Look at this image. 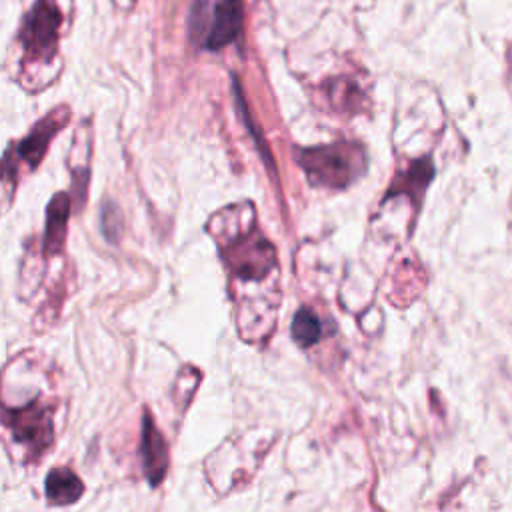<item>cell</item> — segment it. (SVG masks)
<instances>
[{"label": "cell", "instance_id": "9c48e42d", "mask_svg": "<svg viewBox=\"0 0 512 512\" xmlns=\"http://www.w3.org/2000/svg\"><path fill=\"white\" fill-rule=\"evenodd\" d=\"M46 500L52 506H68L84 494L82 480L70 468H54L46 476Z\"/></svg>", "mask_w": 512, "mask_h": 512}, {"label": "cell", "instance_id": "30bf717a", "mask_svg": "<svg viewBox=\"0 0 512 512\" xmlns=\"http://www.w3.org/2000/svg\"><path fill=\"white\" fill-rule=\"evenodd\" d=\"M322 334V326L320 320L308 310L302 308L296 312L294 320H292V336L300 346H312L320 340Z\"/></svg>", "mask_w": 512, "mask_h": 512}, {"label": "cell", "instance_id": "52a82bcc", "mask_svg": "<svg viewBox=\"0 0 512 512\" xmlns=\"http://www.w3.org/2000/svg\"><path fill=\"white\" fill-rule=\"evenodd\" d=\"M226 258L230 260L234 274L242 278H258L266 274L270 266H274V250L262 238L232 246Z\"/></svg>", "mask_w": 512, "mask_h": 512}, {"label": "cell", "instance_id": "8fae6325", "mask_svg": "<svg viewBox=\"0 0 512 512\" xmlns=\"http://www.w3.org/2000/svg\"><path fill=\"white\" fill-rule=\"evenodd\" d=\"M122 228H124V220H122V212L118 210V206L112 202H104L102 210H100V230L106 236V240L118 242Z\"/></svg>", "mask_w": 512, "mask_h": 512}, {"label": "cell", "instance_id": "3957f363", "mask_svg": "<svg viewBox=\"0 0 512 512\" xmlns=\"http://www.w3.org/2000/svg\"><path fill=\"white\" fill-rule=\"evenodd\" d=\"M62 14L52 0H36L20 30L24 54L32 62H50L58 46V30Z\"/></svg>", "mask_w": 512, "mask_h": 512}, {"label": "cell", "instance_id": "7a4b0ae2", "mask_svg": "<svg viewBox=\"0 0 512 512\" xmlns=\"http://www.w3.org/2000/svg\"><path fill=\"white\" fill-rule=\"evenodd\" d=\"M0 420L12 430V436L18 444L26 446L36 458L50 450L54 440L52 408L48 404L34 400L26 406L2 410Z\"/></svg>", "mask_w": 512, "mask_h": 512}, {"label": "cell", "instance_id": "277c9868", "mask_svg": "<svg viewBox=\"0 0 512 512\" xmlns=\"http://www.w3.org/2000/svg\"><path fill=\"white\" fill-rule=\"evenodd\" d=\"M68 118H70V108L58 106L50 114H46L42 120H38L34 128L20 142L12 144L16 160L26 162V166L34 170L44 160L52 138L68 122Z\"/></svg>", "mask_w": 512, "mask_h": 512}, {"label": "cell", "instance_id": "8992f818", "mask_svg": "<svg viewBox=\"0 0 512 512\" xmlns=\"http://www.w3.org/2000/svg\"><path fill=\"white\" fill-rule=\"evenodd\" d=\"M242 22V0H216L212 22L204 44L208 50H220L236 40Z\"/></svg>", "mask_w": 512, "mask_h": 512}, {"label": "cell", "instance_id": "5b68a950", "mask_svg": "<svg viewBox=\"0 0 512 512\" xmlns=\"http://www.w3.org/2000/svg\"><path fill=\"white\" fill-rule=\"evenodd\" d=\"M140 458H142L146 480L150 482V486H158L164 480L168 470V446L148 410H144V416H142Z\"/></svg>", "mask_w": 512, "mask_h": 512}, {"label": "cell", "instance_id": "6da1fadb", "mask_svg": "<svg viewBox=\"0 0 512 512\" xmlns=\"http://www.w3.org/2000/svg\"><path fill=\"white\" fill-rule=\"evenodd\" d=\"M300 164L316 186L344 188L360 172V150L348 144L310 148L300 152Z\"/></svg>", "mask_w": 512, "mask_h": 512}, {"label": "cell", "instance_id": "ba28073f", "mask_svg": "<svg viewBox=\"0 0 512 512\" xmlns=\"http://www.w3.org/2000/svg\"><path fill=\"white\" fill-rule=\"evenodd\" d=\"M68 218H70V196L66 192H56L46 208L44 258L62 254L64 244H66Z\"/></svg>", "mask_w": 512, "mask_h": 512}]
</instances>
